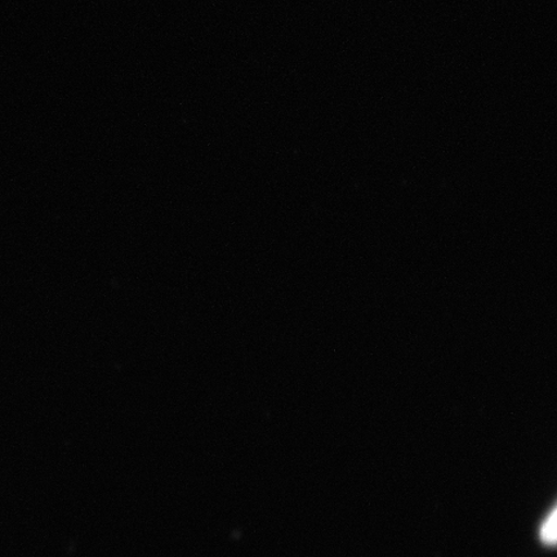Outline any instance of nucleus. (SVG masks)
Segmentation results:
<instances>
[{"instance_id": "nucleus-1", "label": "nucleus", "mask_w": 557, "mask_h": 557, "mask_svg": "<svg viewBox=\"0 0 557 557\" xmlns=\"http://www.w3.org/2000/svg\"><path fill=\"white\" fill-rule=\"evenodd\" d=\"M541 539L546 545L554 546L556 542V510L549 513L541 529Z\"/></svg>"}]
</instances>
